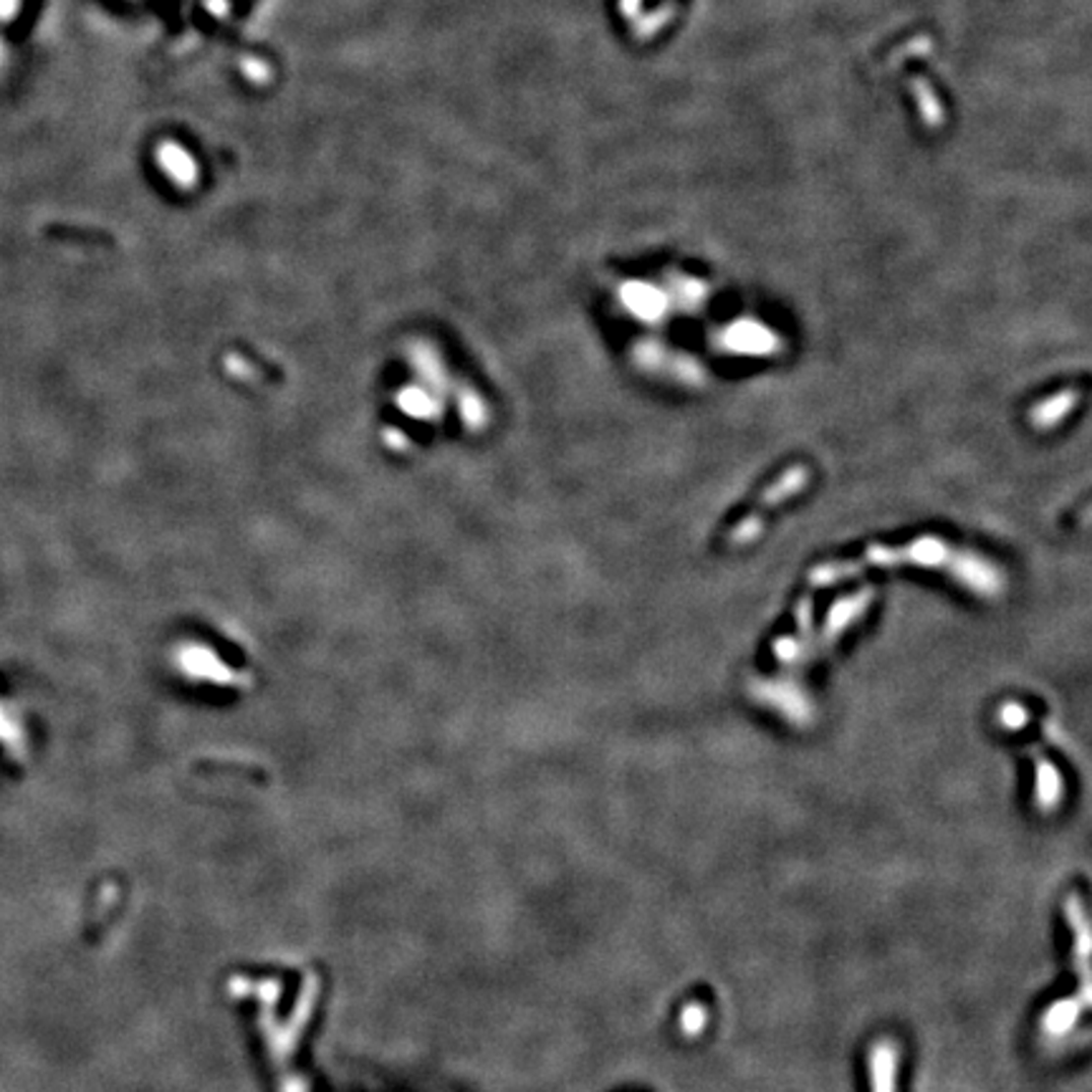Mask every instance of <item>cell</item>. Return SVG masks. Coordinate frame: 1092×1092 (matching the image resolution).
I'll list each match as a JSON object with an SVG mask.
<instances>
[{
  "label": "cell",
  "mask_w": 1092,
  "mask_h": 1092,
  "mask_svg": "<svg viewBox=\"0 0 1092 1092\" xmlns=\"http://www.w3.org/2000/svg\"><path fill=\"white\" fill-rule=\"evenodd\" d=\"M812 618H815V602H812L810 594H805L794 609V633L776 638V643H774L776 662L794 665V662L805 660L807 648H810V643L815 640V625H812Z\"/></svg>",
  "instance_id": "cell-3"
},
{
  "label": "cell",
  "mask_w": 1092,
  "mask_h": 1092,
  "mask_svg": "<svg viewBox=\"0 0 1092 1092\" xmlns=\"http://www.w3.org/2000/svg\"><path fill=\"white\" fill-rule=\"evenodd\" d=\"M708 1024V1012L701 1004H688L681 1012V1029L686 1037H698V1034L706 1029Z\"/></svg>",
  "instance_id": "cell-9"
},
{
  "label": "cell",
  "mask_w": 1092,
  "mask_h": 1092,
  "mask_svg": "<svg viewBox=\"0 0 1092 1092\" xmlns=\"http://www.w3.org/2000/svg\"><path fill=\"white\" fill-rule=\"evenodd\" d=\"M1065 913H1068L1070 925H1073V930H1075V941H1078L1080 976H1083V991H1080V999H1083V1004L1088 1007V1004H1090V951H1092V944H1090V925H1088V915H1085L1083 900H1080L1078 895H1070L1068 903H1065Z\"/></svg>",
  "instance_id": "cell-4"
},
{
  "label": "cell",
  "mask_w": 1092,
  "mask_h": 1092,
  "mask_svg": "<svg viewBox=\"0 0 1092 1092\" xmlns=\"http://www.w3.org/2000/svg\"><path fill=\"white\" fill-rule=\"evenodd\" d=\"M1083 999H1059L1057 1004H1052V1007L1044 1012L1042 1017V1027L1044 1032L1052 1034V1037H1063V1034H1068L1070 1029L1078 1024L1080 1014H1083Z\"/></svg>",
  "instance_id": "cell-8"
},
{
  "label": "cell",
  "mask_w": 1092,
  "mask_h": 1092,
  "mask_svg": "<svg viewBox=\"0 0 1092 1092\" xmlns=\"http://www.w3.org/2000/svg\"><path fill=\"white\" fill-rule=\"evenodd\" d=\"M1034 759H1037V776H1034V781H1037V805L1042 812H1052L1063 801V776H1059L1057 766L1049 759H1044L1042 754H1034Z\"/></svg>",
  "instance_id": "cell-7"
},
{
  "label": "cell",
  "mask_w": 1092,
  "mask_h": 1092,
  "mask_svg": "<svg viewBox=\"0 0 1092 1092\" xmlns=\"http://www.w3.org/2000/svg\"><path fill=\"white\" fill-rule=\"evenodd\" d=\"M810 480H812L810 465H805V463L789 465L784 473H779L769 486H766L764 494L759 496L757 506H754V509L749 511V514L744 516V519L738 521L731 531H728L726 544L731 549H742V547L752 544V541L762 534L766 514H771L776 506H781L784 501L794 499L796 494H801Z\"/></svg>",
  "instance_id": "cell-2"
},
{
  "label": "cell",
  "mask_w": 1092,
  "mask_h": 1092,
  "mask_svg": "<svg viewBox=\"0 0 1092 1092\" xmlns=\"http://www.w3.org/2000/svg\"><path fill=\"white\" fill-rule=\"evenodd\" d=\"M1080 400H1083V390H1080V387H1065L1057 395L1047 397V400H1042L1039 405H1034L1032 410H1029V423H1032V428H1037V431L1057 428L1059 423L1078 407Z\"/></svg>",
  "instance_id": "cell-5"
},
{
  "label": "cell",
  "mask_w": 1092,
  "mask_h": 1092,
  "mask_svg": "<svg viewBox=\"0 0 1092 1092\" xmlns=\"http://www.w3.org/2000/svg\"><path fill=\"white\" fill-rule=\"evenodd\" d=\"M873 1092H898V1049L888 1039H880L871 1049Z\"/></svg>",
  "instance_id": "cell-6"
},
{
  "label": "cell",
  "mask_w": 1092,
  "mask_h": 1092,
  "mask_svg": "<svg viewBox=\"0 0 1092 1092\" xmlns=\"http://www.w3.org/2000/svg\"><path fill=\"white\" fill-rule=\"evenodd\" d=\"M903 564H915L925 569H944L956 582L964 584L971 592L983 594V597H997L1004 589V572L993 562L983 559L979 552L971 549L949 544L939 536H920L905 547H883L873 544L860 559L850 562H825L810 572L812 587H827L840 579L855 577L875 567H903Z\"/></svg>",
  "instance_id": "cell-1"
}]
</instances>
